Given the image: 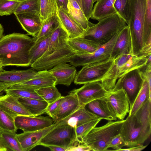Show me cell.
Instances as JSON below:
<instances>
[{
  "label": "cell",
  "instance_id": "6da1fadb",
  "mask_svg": "<svg viewBox=\"0 0 151 151\" xmlns=\"http://www.w3.org/2000/svg\"><path fill=\"white\" fill-rule=\"evenodd\" d=\"M35 42L27 34L14 32L4 35L0 40V61L3 66H30L29 51Z\"/></svg>",
  "mask_w": 151,
  "mask_h": 151
},
{
  "label": "cell",
  "instance_id": "7a4b0ae2",
  "mask_svg": "<svg viewBox=\"0 0 151 151\" xmlns=\"http://www.w3.org/2000/svg\"><path fill=\"white\" fill-rule=\"evenodd\" d=\"M151 133V112L146 108L140 107L124 120L119 134L125 146L129 147L143 144Z\"/></svg>",
  "mask_w": 151,
  "mask_h": 151
},
{
  "label": "cell",
  "instance_id": "3957f363",
  "mask_svg": "<svg viewBox=\"0 0 151 151\" xmlns=\"http://www.w3.org/2000/svg\"><path fill=\"white\" fill-rule=\"evenodd\" d=\"M147 0H130L129 6L127 25L131 41V54L136 56L142 55L144 16Z\"/></svg>",
  "mask_w": 151,
  "mask_h": 151
},
{
  "label": "cell",
  "instance_id": "277c9868",
  "mask_svg": "<svg viewBox=\"0 0 151 151\" xmlns=\"http://www.w3.org/2000/svg\"><path fill=\"white\" fill-rule=\"evenodd\" d=\"M150 54L136 56L130 53H125L114 59L112 65L100 81L105 90L111 91L114 88L117 80L122 76L145 65Z\"/></svg>",
  "mask_w": 151,
  "mask_h": 151
},
{
  "label": "cell",
  "instance_id": "5b68a950",
  "mask_svg": "<svg viewBox=\"0 0 151 151\" xmlns=\"http://www.w3.org/2000/svg\"><path fill=\"white\" fill-rule=\"evenodd\" d=\"M127 26L124 20L116 13L94 24L84 31L83 37L102 45L108 42Z\"/></svg>",
  "mask_w": 151,
  "mask_h": 151
},
{
  "label": "cell",
  "instance_id": "8992f818",
  "mask_svg": "<svg viewBox=\"0 0 151 151\" xmlns=\"http://www.w3.org/2000/svg\"><path fill=\"white\" fill-rule=\"evenodd\" d=\"M124 120L109 121L104 125L92 128L81 140L80 143L89 147L92 151L108 150L112 139L119 134Z\"/></svg>",
  "mask_w": 151,
  "mask_h": 151
},
{
  "label": "cell",
  "instance_id": "52a82bcc",
  "mask_svg": "<svg viewBox=\"0 0 151 151\" xmlns=\"http://www.w3.org/2000/svg\"><path fill=\"white\" fill-rule=\"evenodd\" d=\"M79 143L76 127L68 124L65 119L45 136L40 141L39 145H55L67 149Z\"/></svg>",
  "mask_w": 151,
  "mask_h": 151
},
{
  "label": "cell",
  "instance_id": "ba28073f",
  "mask_svg": "<svg viewBox=\"0 0 151 151\" xmlns=\"http://www.w3.org/2000/svg\"><path fill=\"white\" fill-rule=\"evenodd\" d=\"M114 62V60L110 59L83 66L81 70L76 73L74 83L76 85H81L100 82Z\"/></svg>",
  "mask_w": 151,
  "mask_h": 151
},
{
  "label": "cell",
  "instance_id": "9c48e42d",
  "mask_svg": "<svg viewBox=\"0 0 151 151\" xmlns=\"http://www.w3.org/2000/svg\"><path fill=\"white\" fill-rule=\"evenodd\" d=\"M144 79L139 69L130 71L119 78L111 91L124 90L127 96L130 110L142 86Z\"/></svg>",
  "mask_w": 151,
  "mask_h": 151
},
{
  "label": "cell",
  "instance_id": "30bf717a",
  "mask_svg": "<svg viewBox=\"0 0 151 151\" xmlns=\"http://www.w3.org/2000/svg\"><path fill=\"white\" fill-rule=\"evenodd\" d=\"M75 54V52L66 42L52 53L37 60L30 66L38 71L48 70L60 64L69 62Z\"/></svg>",
  "mask_w": 151,
  "mask_h": 151
},
{
  "label": "cell",
  "instance_id": "8fae6325",
  "mask_svg": "<svg viewBox=\"0 0 151 151\" xmlns=\"http://www.w3.org/2000/svg\"><path fill=\"white\" fill-rule=\"evenodd\" d=\"M119 32L114 35L108 42L100 45L92 53L75 54L71 58L69 61L70 64L76 67L110 59L113 47Z\"/></svg>",
  "mask_w": 151,
  "mask_h": 151
},
{
  "label": "cell",
  "instance_id": "7c38bea8",
  "mask_svg": "<svg viewBox=\"0 0 151 151\" xmlns=\"http://www.w3.org/2000/svg\"><path fill=\"white\" fill-rule=\"evenodd\" d=\"M109 92L105 90L100 81H97L85 83L81 88L69 93L75 94L80 106H84L91 101L106 97Z\"/></svg>",
  "mask_w": 151,
  "mask_h": 151
},
{
  "label": "cell",
  "instance_id": "4fadbf2b",
  "mask_svg": "<svg viewBox=\"0 0 151 151\" xmlns=\"http://www.w3.org/2000/svg\"><path fill=\"white\" fill-rule=\"evenodd\" d=\"M54 122L52 119L48 116L18 115L14 118L17 129H21L23 132L40 130L52 125Z\"/></svg>",
  "mask_w": 151,
  "mask_h": 151
},
{
  "label": "cell",
  "instance_id": "5bb4252c",
  "mask_svg": "<svg viewBox=\"0 0 151 151\" xmlns=\"http://www.w3.org/2000/svg\"><path fill=\"white\" fill-rule=\"evenodd\" d=\"M62 120L45 128L38 130L29 132H23L17 134L18 140L23 151H28L37 145L40 140L48 132L56 127L63 122Z\"/></svg>",
  "mask_w": 151,
  "mask_h": 151
},
{
  "label": "cell",
  "instance_id": "9a60e30c",
  "mask_svg": "<svg viewBox=\"0 0 151 151\" xmlns=\"http://www.w3.org/2000/svg\"><path fill=\"white\" fill-rule=\"evenodd\" d=\"M106 97L113 109L117 119L124 120L130 111L129 100L124 90L121 88L110 91Z\"/></svg>",
  "mask_w": 151,
  "mask_h": 151
},
{
  "label": "cell",
  "instance_id": "2e32d148",
  "mask_svg": "<svg viewBox=\"0 0 151 151\" xmlns=\"http://www.w3.org/2000/svg\"><path fill=\"white\" fill-rule=\"evenodd\" d=\"M68 93L67 96H63L57 109L51 117L54 123L65 119L67 121L70 116L80 107L76 96Z\"/></svg>",
  "mask_w": 151,
  "mask_h": 151
},
{
  "label": "cell",
  "instance_id": "e0dca14e",
  "mask_svg": "<svg viewBox=\"0 0 151 151\" xmlns=\"http://www.w3.org/2000/svg\"><path fill=\"white\" fill-rule=\"evenodd\" d=\"M38 71L32 68L24 70H4L0 73V81L8 88L13 85L21 83L35 78Z\"/></svg>",
  "mask_w": 151,
  "mask_h": 151
},
{
  "label": "cell",
  "instance_id": "ac0fdd59",
  "mask_svg": "<svg viewBox=\"0 0 151 151\" xmlns=\"http://www.w3.org/2000/svg\"><path fill=\"white\" fill-rule=\"evenodd\" d=\"M56 14L60 25L66 32L68 38L83 37L85 31L68 12L57 6Z\"/></svg>",
  "mask_w": 151,
  "mask_h": 151
},
{
  "label": "cell",
  "instance_id": "d6986e66",
  "mask_svg": "<svg viewBox=\"0 0 151 151\" xmlns=\"http://www.w3.org/2000/svg\"><path fill=\"white\" fill-rule=\"evenodd\" d=\"M85 107L99 117L108 121H116L115 114L106 97L91 101Z\"/></svg>",
  "mask_w": 151,
  "mask_h": 151
},
{
  "label": "cell",
  "instance_id": "ffe728a7",
  "mask_svg": "<svg viewBox=\"0 0 151 151\" xmlns=\"http://www.w3.org/2000/svg\"><path fill=\"white\" fill-rule=\"evenodd\" d=\"M18 22L28 35L35 37L39 31L42 20L39 13H14Z\"/></svg>",
  "mask_w": 151,
  "mask_h": 151
},
{
  "label": "cell",
  "instance_id": "44dd1931",
  "mask_svg": "<svg viewBox=\"0 0 151 151\" xmlns=\"http://www.w3.org/2000/svg\"><path fill=\"white\" fill-rule=\"evenodd\" d=\"M48 71L56 78V85L70 86L74 81L77 73L75 67L66 63L60 64Z\"/></svg>",
  "mask_w": 151,
  "mask_h": 151
},
{
  "label": "cell",
  "instance_id": "7402d4cb",
  "mask_svg": "<svg viewBox=\"0 0 151 151\" xmlns=\"http://www.w3.org/2000/svg\"><path fill=\"white\" fill-rule=\"evenodd\" d=\"M131 49V41L127 25L119 32L113 47L110 59L114 60L122 54L130 53Z\"/></svg>",
  "mask_w": 151,
  "mask_h": 151
},
{
  "label": "cell",
  "instance_id": "603a6c76",
  "mask_svg": "<svg viewBox=\"0 0 151 151\" xmlns=\"http://www.w3.org/2000/svg\"><path fill=\"white\" fill-rule=\"evenodd\" d=\"M66 42L77 54L91 53L100 45L93 40L82 37L68 38Z\"/></svg>",
  "mask_w": 151,
  "mask_h": 151
},
{
  "label": "cell",
  "instance_id": "cb8c5ba5",
  "mask_svg": "<svg viewBox=\"0 0 151 151\" xmlns=\"http://www.w3.org/2000/svg\"><path fill=\"white\" fill-rule=\"evenodd\" d=\"M0 106L15 116H34L19 101L18 98L9 94L0 96Z\"/></svg>",
  "mask_w": 151,
  "mask_h": 151
},
{
  "label": "cell",
  "instance_id": "d4e9b609",
  "mask_svg": "<svg viewBox=\"0 0 151 151\" xmlns=\"http://www.w3.org/2000/svg\"><path fill=\"white\" fill-rule=\"evenodd\" d=\"M68 35L60 24L50 34V39L47 50L41 57L52 53L66 43Z\"/></svg>",
  "mask_w": 151,
  "mask_h": 151
},
{
  "label": "cell",
  "instance_id": "484cf974",
  "mask_svg": "<svg viewBox=\"0 0 151 151\" xmlns=\"http://www.w3.org/2000/svg\"><path fill=\"white\" fill-rule=\"evenodd\" d=\"M99 118H101L89 111L84 106H80L70 116L67 122L72 127H76Z\"/></svg>",
  "mask_w": 151,
  "mask_h": 151
},
{
  "label": "cell",
  "instance_id": "4316f807",
  "mask_svg": "<svg viewBox=\"0 0 151 151\" xmlns=\"http://www.w3.org/2000/svg\"><path fill=\"white\" fill-rule=\"evenodd\" d=\"M56 78L47 70L38 71L34 78L20 83L35 87L38 88L52 86H55Z\"/></svg>",
  "mask_w": 151,
  "mask_h": 151
},
{
  "label": "cell",
  "instance_id": "83f0119b",
  "mask_svg": "<svg viewBox=\"0 0 151 151\" xmlns=\"http://www.w3.org/2000/svg\"><path fill=\"white\" fill-rule=\"evenodd\" d=\"M19 101L33 116L45 113L49 104L44 100L29 98H18Z\"/></svg>",
  "mask_w": 151,
  "mask_h": 151
},
{
  "label": "cell",
  "instance_id": "f1b7e54d",
  "mask_svg": "<svg viewBox=\"0 0 151 151\" xmlns=\"http://www.w3.org/2000/svg\"><path fill=\"white\" fill-rule=\"evenodd\" d=\"M67 7L68 12L84 31L94 24L87 19L76 0H69Z\"/></svg>",
  "mask_w": 151,
  "mask_h": 151
},
{
  "label": "cell",
  "instance_id": "f546056e",
  "mask_svg": "<svg viewBox=\"0 0 151 151\" xmlns=\"http://www.w3.org/2000/svg\"><path fill=\"white\" fill-rule=\"evenodd\" d=\"M59 24L56 13L50 15L45 19L42 20L39 31L32 37L35 42H38L48 36Z\"/></svg>",
  "mask_w": 151,
  "mask_h": 151
},
{
  "label": "cell",
  "instance_id": "4dcf8cb0",
  "mask_svg": "<svg viewBox=\"0 0 151 151\" xmlns=\"http://www.w3.org/2000/svg\"><path fill=\"white\" fill-rule=\"evenodd\" d=\"M0 137L8 151H23L16 132L0 128Z\"/></svg>",
  "mask_w": 151,
  "mask_h": 151
},
{
  "label": "cell",
  "instance_id": "1f68e13d",
  "mask_svg": "<svg viewBox=\"0 0 151 151\" xmlns=\"http://www.w3.org/2000/svg\"><path fill=\"white\" fill-rule=\"evenodd\" d=\"M115 0H98L93 7L94 13L101 18L117 13L114 7Z\"/></svg>",
  "mask_w": 151,
  "mask_h": 151
},
{
  "label": "cell",
  "instance_id": "d6a6232c",
  "mask_svg": "<svg viewBox=\"0 0 151 151\" xmlns=\"http://www.w3.org/2000/svg\"><path fill=\"white\" fill-rule=\"evenodd\" d=\"M148 99L151 100V90L150 89L147 81L144 79L142 87L130 110L128 115L134 114Z\"/></svg>",
  "mask_w": 151,
  "mask_h": 151
},
{
  "label": "cell",
  "instance_id": "836d02e7",
  "mask_svg": "<svg viewBox=\"0 0 151 151\" xmlns=\"http://www.w3.org/2000/svg\"><path fill=\"white\" fill-rule=\"evenodd\" d=\"M50 39V35L39 41L35 42L29 51L30 65L45 53L48 47Z\"/></svg>",
  "mask_w": 151,
  "mask_h": 151
},
{
  "label": "cell",
  "instance_id": "e575fe53",
  "mask_svg": "<svg viewBox=\"0 0 151 151\" xmlns=\"http://www.w3.org/2000/svg\"><path fill=\"white\" fill-rule=\"evenodd\" d=\"M35 91L49 104L55 101L62 96L55 86L39 88Z\"/></svg>",
  "mask_w": 151,
  "mask_h": 151
},
{
  "label": "cell",
  "instance_id": "d590c367",
  "mask_svg": "<svg viewBox=\"0 0 151 151\" xmlns=\"http://www.w3.org/2000/svg\"><path fill=\"white\" fill-rule=\"evenodd\" d=\"M16 116L0 106V128L16 132L17 129L14 123Z\"/></svg>",
  "mask_w": 151,
  "mask_h": 151
},
{
  "label": "cell",
  "instance_id": "8d00e7d4",
  "mask_svg": "<svg viewBox=\"0 0 151 151\" xmlns=\"http://www.w3.org/2000/svg\"><path fill=\"white\" fill-rule=\"evenodd\" d=\"M40 13V0L21 1L14 13Z\"/></svg>",
  "mask_w": 151,
  "mask_h": 151
},
{
  "label": "cell",
  "instance_id": "74e56055",
  "mask_svg": "<svg viewBox=\"0 0 151 151\" xmlns=\"http://www.w3.org/2000/svg\"><path fill=\"white\" fill-rule=\"evenodd\" d=\"M150 39H151V0H147L143 27V47Z\"/></svg>",
  "mask_w": 151,
  "mask_h": 151
},
{
  "label": "cell",
  "instance_id": "f35d334b",
  "mask_svg": "<svg viewBox=\"0 0 151 151\" xmlns=\"http://www.w3.org/2000/svg\"><path fill=\"white\" fill-rule=\"evenodd\" d=\"M40 15L42 20L56 13L57 5L56 0H40Z\"/></svg>",
  "mask_w": 151,
  "mask_h": 151
},
{
  "label": "cell",
  "instance_id": "ab89813d",
  "mask_svg": "<svg viewBox=\"0 0 151 151\" xmlns=\"http://www.w3.org/2000/svg\"><path fill=\"white\" fill-rule=\"evenodd\" d=\"M20 1L19 0H0V16L14 14Z\"/></svg>",
  "mask_w": 151,
  "mask_h": 151
},
{
  "label": "cell",
  "instance_id": "60d3db41",
  "mask_svg": "<svg viewBox=\"0 0 151 151\" xmlns=\"http://www.w3.org/2000/svg\"><path fill=\"white\" fill-rule=\"evenodd\" d=\"M99 118L93 120L76 127V132L78 140L80 143L82 139L101 120Z\"/></svg>",
  "mask_w": 151,
  "mask_h": 151
},
{
  "label": "cell",
  "instance_id": "b9f144b4",
  "mask_svg": "<svg viewBox=\"0 0 151 151\" xmlns=\"http://www.w3.org/2000/svg\"><path fill=\"white\" fill-rule=\"evenodd\" d=\"M130 0H115L114 7L117 13L127 24L129 4Z\"/></svg>",
  "mask_w": 151,
  "mask_h": 151
},
{
  "label": "cell",
  "instance_id": "7bdbcfd3",
  "mask_svg": "<svg viewBox=\"0 0 151 151\" xmlns=\"http://www.w3.org/2000/svg\"><path fill=\"white\" fill-rule=\"evenodd\" d=\"M81 7L85 17L89 20L93 10V0H80Z\"/></svg>",
  "mask_w": 151,
  "mask_h": 151
},
{
  "label": "cell",
  "instance_id": "ee69618b",
  "mask_svg": "<svg viewBox=\"0 0 151 151\" xmlns=\"http://www.w3.org/2000/svg\"><path fill=\"white\" fill-rule=\"evenodd\" d=\"M124 146L125 147L124 141L119 134L112 139L108 147L112 148L115 151H119Z\"/></svg>",
  "mask_w": 151,
  "mask_h": 151
},
{
  "label": "cell",
  "instance_id": "f6af8a7d",
  "mask_svg": "<svg viewBox=\"0 0 151 151\" xmlns=\"http://www.w3.org/2000/svg\"><path fill=\"white\" fill-rule=\"evenodd\" d=\"M63 96H61L60 98L53 103L49 104L46 109L45 113L51 118L53 114L57 109L61 102Z\"/></svg>",
  "mask_w": 151,
  "mask_h": 151
},
{
  "label": "cell",
  "instance_id": "bcb514c9",
  "mask_svg": "<svg viewBox=\"0 0 151 151\" xmlns=\"http://www.w3.org/2000/svg\"><path fill=\"white\" fill-rule=\"evenodd\" d=\"M91 151V148L87 145L79 143L76 145L68 148L66 151Z\"/></svg>",
  "mask_w": 151,
  "mask_h": 151
},
{
  "label": "cell",
  "instance_id": "7dc6e473",
  "mask_svg": "<svg viewBox=\"0 0 151 151\" xmlns=\"http://www.w3.org/2000/svg\"><path fill=\"white\" fill-rule=\"evenodd\" d=\"M147 145H143L140 144L132 147H128L127 148H122L119 151H140L144 149Z\"/></svg>",
  "mask_w": 151,
  "mask_h": 151
},
{
  "label": "cell",
  "instance_id": "c3c4849f",
  "mask_svg": "<svg viewBox=\"0 0 151 151\" xmlns=\"http://www.w3.org/2000/svg\"><path fill=\"white\" fill-rule=\"evenodd\" d=\"M57 6L62 8L66 11H68L67 6L69 0H56Z\"/></svg>",
  "mask_w": 151,
  "mask_h": 151
},
{
  "label": "cell",
  "instance_id": "681fc988",
  "mask_svg": "<svg viewBox=\"0 0 151 151\" xmlns=\"http://www.w3.org/2000/svg\"><path fill=\"white\" fill-rule=\"evenodd\" d=\"M45 147L49 148L52 151H66L67 148L55 145H46Z\"/></svg>",
  "mask_w": 151,
  "mask_h": 151
},
{
  "label": "cell",
  "instance_id": "f907efd6",
  "mask_svg": "<svg viewBox=\"0 0 151 151\" xmlns=\"http://www.w3.org/2000/svg\"><path fill=\"white\" fill-rule=\"evenodd\" d=\"M0 151H8L7 148L4 145L0 137Z\"/></svg>",
  "mask_w": 151,
  "mask_h": 151
},
{
  "label": "cell",
  "instance_id": "816d5d0a",
  "mask_svg": "<svg viewBox=\"0 0 151 151\" xmlns=\"http://www.w3.org/2000/svg\"><path fill=\"white\" fill-rule=\"evenodd\" d=\"M7 88V86L4 83L0 81V94Z\"/></svg>",
  "mask_w": 151,
  "mask_h": 151
},
{
  "label": "cell",
  "instance_id": "f5cc1de1",
  "mask_svg": "<svg viewBox=\"0 0 151 151\" xmlns=\"http://www.w3.org/2000/svg\"><path fill=\"white\" fill-rule=\"evenodd\" d=\"M4 29L2 24H0V40L4 36Z\"/></svg>",
  "mask_w": 151,
  "mask_h": 151
},
{
  "label": "cell",
  "instance_id": "db71d44e",
  "mask_svg": "<svg viewBox=\"0 0 151 151\" xmlns=\"http://www.w3.org/2000/svg\"><path fill=\"white\" fill-rule=\"evenodd\" d=\"M3 66L1 63V62L0 61V73L3 72L4 70L3 68Z\"/></svg>",
  "mask_w": 151,
  "mask_h": 151
},
{
  "label": "cell",
  "instance_id": "11a10c76",
  "mask_svg": "<svg viewBox=\"0 0 151 151\" xmlns=\"http://www.w3.org/2000/svg\"><path fill=\"white\" fill-rule=\"evenodd\" d=\"M77 2L78 3L79 6L81 7V3H80V0H76Z\"/></svg>",
  "mask_w": 151,
  "mask_h": 151
},
{
  "label": "cell",
  "instance_id": "9f6ffc18",
  "mask_svg": "<svg viewBox=\"0 0 151 151\" xmlns=\"http://www.w3.org/2000/svg\"><path fill=\"white\" fill-rule=\"evenodd\" d=\"M98 0H93V2L94 3L95 2H96Z\"/></svg>",
  "mask_w": 151,
  "mask_h": 151
},
{
  "label": "cell",
  "instance_id": "6f0895ef",
  "mask_svg": "<svg viewBox=\"0 0 151 151\" xmlns=\"http://www.w3.org/2000/svg\"><path fill=\"white\" fill-rule=\"evenodd\" d=\"M19 0L20 1H24V0Z\"/></svg>",
  "mask_w": 151,
  "mask_h": 151
}]
</instances>
